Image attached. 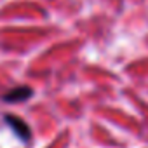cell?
I'll use <instances>...</instances> for the list:
<instances>
[{
	"mask_svg": "<svg viewBox=\"0 0 148 148\" xmlns=\"http://www.w3.org/2000/svg\"><path fill=\"white\" fill-rule=\"evenodd\" d=\"M4 120L11 125V129L14 131V134H16L21 141L30 143V139H32V131H30L28 124H26L23 119H19V117H16V115H5Z\"/></svg>",
	"mask_w": 148,
	"mask_h": 148,
	"instance_id": "1",
	"label": "cell"
},
{
	"mask_svg": "<svg viewBox=\"0 0 148 148\" xmlns=\"http://www.w3.org/2000/svg\"><path fill=\"white\" fill-rule=\"evenodd\" d=\"M32 96H33V91L28 86H19V87H14L9 92H5L2 96V99L5 103H19V101H25V99H28Z\"/></svg>",
	"mask_w": 148,
	"mask_h": 148,
	"instance_id": "2",
	"label": "cell"
}]
</instances>
